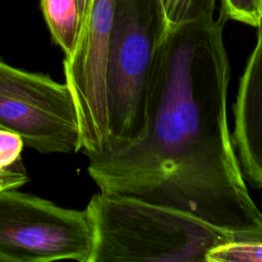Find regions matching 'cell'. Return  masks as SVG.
I'll return each instance as SVG.
<instances>
[{
  "label": "cell",
  "mask_w": 262,
  "mask_h": 262,
  "mask_svg": "<svg viewBox=\"0 0 262 262\" xmlns=\"http://www.w3.org/2000/svg\"><path fill=\"white\" fill-rule=\"evenodd\" d=\"M224 24L213 16L169 26L156 52L144 137L86 156L101 192L171 207L233 232L262 228V212L229 133Z\"/></svg>",
  "instance_id": "cell-1"
},
{
  "label": "cell",
  "mask_w": 262,
  "mask_h": 262,
  "mask_svg": "<svg viewBox=\"0 0 262 262\" xmlns=\"http://www.w3.org/2000/svg\"><path fill=\"white\" fill-rule=\"evenodd\" d=\"M85 210L93 229L90 262H206L209 251L231 241V231L136 196L100 191Z\"/></svg>",
  "instance_id": "cell-2"
},
{
  "label": "cell",
  "mask_w": 262,
  "mask_h": 262,
  "mask_svg": "<svg viewBox=\"0 0 262 262\" xmlns=\"http://www.w3.org/2000/svg\"><path fill=\"white\" fill-rule=\"evenodd\" d=\"M167 28L160 0H116L106 63L108 137L94 152L123 150L144 137L156 52Z\"/></svg>",
  "instance_id": "cell-3"
},
{
  "label": "cell",
  "mask_w": 262,
  "mask_h": 262,
  "mask_svg": "<svg viewBox=\"0 0 262 262\" xmlns=\"http://www.w3.org/2000/svg\"><path fill=\"white\" fill-rule=\"evenodd\" d=\"M93 229L73 210L15 189L0 192V262H90Z\"/></svg>",
  "instance_id": "cell-4"
},
{
  "label": "cell",
  "mask_w": 262,
  "mask_h": 262,
  "mask_svg": "<svg viewBox=\"0 0 262 262\" xmlns=\"http://www.w3.org/2000/svg\"><path fill=\"white\" fill-rule=\"evenodd\" d=\"M0 129L40 154L81 150L76 105L66 83L14 68L0 58Z\"/></svg>",
  "instance_id": "cell-5"
},
{
  "label": "cell",
  "mask_w": 262,
  "mask_h": 262,
  "mask_svg": "<svg viewBox=\"0 0 262 262\" xmlns=\"http://www.w3.org/2000/svg\"><path fill=\"white\" fill-rule=\"evenodd\" d=\"M115 5L116 0H91L76 47L62 61L85 155L100 149L108 137L106 63Z\"/></svg>",
  "instance_id": "cell-6"
},
{
  "label": "cell",
  "mask_w": 262,
  "mask_h": 262,
  "mask_svg": "<svg viewBox=\"0 0 262 262\" xmlns=\"http://www.w3.org/2000/svg\"><path fill=\"white\" fill-rule=\"evenodd\" d=\"M239 79L233 107L232 143L242 174L262 188V26Z\"/></svg>",
  "instance_id": "cell-7"
},
{
  "label": "cell",
  "mask_w": 262,
  "mask_h": 262,
  "mask_svg": "<svg viewBox=\"0 0 262 262\" xmlns=\"http://www.w3.org/2000/svg\"><path fill=\"white\" fill-rule=\"evenodd\" d=\"M42 12L53 42L64 57L71 56L82 26L79 0H40Z\"/></svg>",
  "instance_id": "cell-8"
},
{
  "label": "cell",
  "mask_w": 262,
  "mask_h": 262,
  "mask_svg": "<svg viewBox=\"0 0 262 262\" xmlns=\"http://www.w3.org/2000/svg\"><path fill=\"white\" fill-rule=\"evenodd\" d=\"M206 262H262V228L231 232V241L209 251Z\"/></svg>",
  "instance_id": "cell-9"
},
{
  "label": "cell",
  "mask_w": 262,
  "mask_h": 262,
  "mask_svg": "<svg viewBox=\"0 0 262 262\" xmlns=\"http://www.w3.org/2000/svg\"><path fill=\"white\" fill-rule=\"evenodd\" d=\"M169 26L213 17L216 0H160Z\"/></svg>",
  "instance_id": "cell-10"
},
{
  "label": "cell",
  "mask_w": 262,
  "mask_h": 262,
  "mask_svg": "<svg viewBox=\"0 0 262 262\" xmlns=\"http://www.w3.org/2000/svg\"><path fill=\"white\" fill-rule=\"evenodd\" d=\"M219 17L259 28L262 24V0H221Z\"/></svg>",
  "instance_id": "cell-11"
},
{
  "label": "cell",
  "mask_w": 262,
  "mask_h": 262,
  "mask_svg": "<svg viewBox=\"0 0 262 262\" xmlns=\"http://www.w3.org/2000/svg\"><path fill=\"white\" fill-rule=\"evenodd\" d=\"M24 147V140L18 134L0 129V171L18 161Z\"/></svg>",
  "instance_id": "cell-12"
},
{
  "label": "cell",
  "mask_w": 262,
  "mask_h": 262,
  "mask_svg": "<svg viewBox=\"0 0 262 262\" xmlns=\"http://www.w3.org/2000/svg\"><path fill=\"white\" fill-rule=\"evenodd\" d=\"M29 180L21 159L0 171V192L7 189H15L23 186Z\"/></svg>",
  "instance_id": "cell-13"
},
{
  "label": "cell",
  "mask_w": 262,
  "mask_h": 262,
  "mask_svg": "<svg viewBox=\"0 0 262 262\" xmlns=\"http://www.w3.org/2000/svg\"><path fill=\"white\" fill-rule=\"evenodd\" d=\"M79 1H80V7H81V11H82V20H83V17L85 16V14L87 12V9L89 7L91 0H79Z\"/></svg>",
  "instance_id": "cell-14"
},
{
  "label": "cell",
  "mask_w": 262,
  "mask_h": 262,
  "mask_svg": "<svg viewBox=\"0 0 262 262\" xmlns=\"http://www.w3.org/2000/svg\"><path fill=\"white\" fill-rule=\"evenodd\" d=\"M261 26H262V24H261V25H260V27H261ZM257 29H258V28H257Z\"/></svg>",
  "instance_id": "cell-15"
}]
</instances>
